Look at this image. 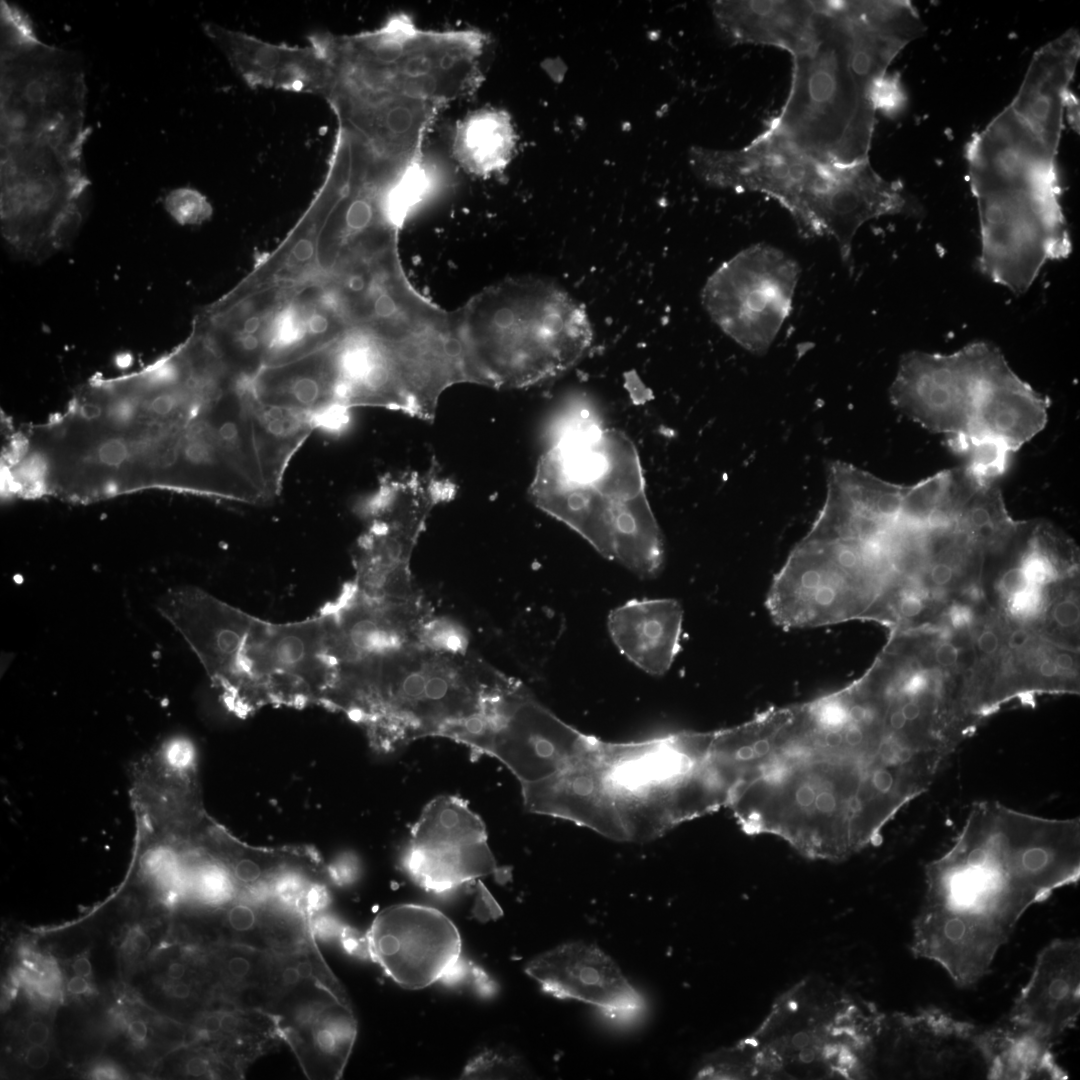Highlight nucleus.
Listing matches in <instances>:
<instances>
[{"instance_id":"aec40b11","label":"nucleus","mask_w":1080,"mask_h":1080,"mask_svg":"<svg viewBox=\"0 0 1080 1080\" xmlns=\"http://www.w3.org/2000/svg\"><path fill=\"white\" fill-rule=\"evenodd\" d=\"M281 1040L309 1079H339L357 1035L347 994L314 987L279 1000L270 1010Z\"/></svg>"},{"instance_id":"a211bd4d","label":"nucleus","mask_w":1080,"mask_h":1080,"mask_svg":"<svg viewBox=\"0 0 1080 1080\" xmlns=\"http://www.w3.org/2000/svg\"><path fill=\"white\" fill-rule=\"evenodd\" d=\"M319 611L325 619L334 670L422 641L440 618L423 594L408 599L377 597L352 581Z\"/></svg>"},{"instance_id":"6ab92c4d","label":"nucleus","mask_w":1080,"mask_h":1080,"mask_svg":"<svg viewBox=\"0 0 1080 1080\" xmlns=\"http://www.w3.org/2000/svg\"><path fill=\"white\" fill-rule=\"evenodd\" d=\"M157 607L189 644L233 710L241 686L242 653L255 617L193 586L166 592Z\"/></svg>"},{"instance_id":"f3484780","label":"nucleus","mask_w":1080,"mask_h":1080,"mask_svg":"<svg viewBox=\"0 0 1080 1080\" xmlns=\"http://www.w3.org/2000/svg\"><path fill=\"white\" fill-rule=\"evenodd\" d=\"M997 348L975 342L948 355L912 351L902 356L889 396L912 421L934 433L965 436L975 399Z\"/></svg>"},{"instance_id":"f8f14e48","label":"nucleus","mask_w":1080,"mask_h":1080,"mask_svg":"<svg viewBox=\"0 0 1080 1080\" xmlns=\"http://www.w3.org/2000/svg\"><path fill=\"white\" fill-rule=\"evenodd\" d=\"M355 954L378 964L406 989L439 981L464 982L480 992L493 989L488 977L462 957L461 937L441 911L417 904H396L380 911L364 935L347 937Z\"/></svg>"},{"instance_id":"f03ea898","label":"nucleus","mask_w":1080,"mask_h":1080,"mask_svg":"<svg viewBox=\"0 0 1080 1080\" xmlns=\"http://www.w3.org/2000/svg\"><path fill=\"white\" fill-rule=\"evenodd\" d=\"M1079 876V818L979 802L949 850L926 866L911 950L941 965L958 986L972 985L1024 912Z\"/></svg>"},{"instance_id":"c85d7f7f","label":"nucleus","mask_w":1080,"mask_h":1080,"mask_svg":"<svg viewBox=\"0 0 1080 1080\" xmlns=\"http://www.w3.org/2000/svg\"><path fill=\"white\" fill-rule=\"evenodd\" d=\"M991 1079H1067L1051 1047L1018 1032L1005 1022L991 1028Z\"/></svg>"},{"instance_id":"412c9836","label":"nucleus","mask_w":1080,"mask_h":1080,"mask_svg":"<svg viewBox=\"0 0 1080 1080\" xmlns=\"http://www.w3.org/2000/svg\"><path fill=\"white\" fill-rule=\"evenodd\" d=\"M525 972L544 992L595 1006L613 1019H631L644 1006L617 964L594 944H561L529 961Z\"/></svg>"},{"instance_id":"c03bdc74","label":"nucleus","mask_w":1080,"mask_h":1080,"mask_svg":"<svg viewBox=\"0 0 1080 1080\" xmlns=\"http://www.w3.org/2000/svg\"><path fill=\"white\" fill-rule=\"evenodd\" d=\"M978 648L984 654L991 655L998 650L999 638L991 629H985L977 639Z\"/></svg>"},{"instance_id":"a18cd8bd","label":"nucleus","mask_w":1080,"mask_h":1080,"mask_svg":"<svg viewBox=\"0 0 1080 1080\" xmlns=\"http://www.w3.org/2000/svg\"><path fill=\"white\" fill-rule=\"evenodd\" d=\"M49 1037V1030L42 1022H33L27 1029V1039L32 1044H44Z\"/></svg>"},{"instance_id":"0eeeda50","label":"nucleus","mask_w":1080,"mask_h":1080,"mask_svg":"<svg viewBox=\"0 0 1080 1080\" xmlns=\"http://www.w3.org/2000/svg\"><path fill=\"white\" fill-rule=\"evenodd\" d=\"M689 163L707 185L773 198L802 236L832 238L846 264L865 222L909 211L902 185L882 178L869 160L850 165L824 161L768 129L736 150L691 148Z\"/></svg>"},{"instance_id":"c756f323","label":"nucleus","mask_w":1080,"mask_h":1080,"mask_svg":"<svg viewBox=\"0 0 1080 1080\" xmlns=\"http://www.w3.org/2000/svg\"><path fill=\"white\" fill-rule=\"evenodd\" d=\"M276 953L229 944L222 963L230 992L228 1002L267 1012L272 997Z\"/></svg>"},{"instance_id":"603ef678","label":"nucleus","mask_w":1080,"mask_h":1080,"mask_svg":"<svg viewBox=\"0 0 1080 1080\" xmlns=\"http://www.w3.org/2000/svg\"><path fill=\"white\" fill-rule=\"evenodd\" d=\"M186 973H187L186 965L184 963H182V962H179V961H174V962L170 963V965L168 967V970H167V974H168L169 978L172 979V980H181V979H183L185 977Z\"/></svg>"},{"instance_id":"e433bc0d","label":"nucleus","mask_w":1080,"mask_h":1080,"mask_svg":"<svg viewBox=\"0 0 1080 1080\" xmlns=\"http://www.w3.org/2000/svg\"><path fill=\"white\" fill-rule=\"evenodd\" d=\"M1027 585L1019 566L1007 570L999 580L998 589L1008 599Z\"/></svg>"},{"instance_id":"393cba45","label":"nucleus","mask_w":1080,"mask_h":1080,"mask_svg":"<svg viewBox=\"0 0 1080 1080\" xmlns=\"http://www.w3.org/2000/svg\"><path fill=\"white\" fill-rule=\"evenodd\" d=\"M1048 406L997 350L980 384L967 434L949 440H990L1013 453L1043 430Z\"/></svg>"},{"instance_id":"9b49d317","label":"nucleus","mask_w":1080,"mask_h":1080,"mask_svg":"<svg viewBox=\"0 0 1080 1080\" xmlns=\"http://www.w3.org/2000/svg\"><path fill=\"white\" fill-rule=\"evenodd\" d=\"M801 269L784 251L753 244L706 280L702 305L720 330L756 355L765 354L789 317Z\"/></svg>"},{"instance_id":"ea45409f","label":"nucleus","mask_w":1080,"mask_h":1080,"mask_svg":"<svg viewBox=\"0 0 1080 1080\" xmlns=\"http://www.w3.org/2000/svg\"><path fill=\"white\" fill-rule=\"evenodd\" d=\"M934 657L937 663L945 668L956 664L959 657V649L951 642H942L937 645Z\"/></svg>"},{"instance_id":"ddd939ff","label":"nucleus","mask_w":1080,"mask_h":1080,"mask_svg":"<svg viewBox=\"0 0 1080 1080\" xmlns=\"http://www.w3.org/2000/svg\"><path fill=\"white\" fill-rule=\"evenodd\" d=\"M241 672L239 714L264 704H323L334 662L321 612L282 624L255 617L242 653Z\"/></svg>"},{"instance_id":"de8ad7c7","label":"nucleus","mask_w":1080,"mask_h":1080,"mask_svg":"<svg viewBox=\"0 0 1080 1080\" xmlns=\"http://www.w3.org/2000/svg\"><path fill=\"white\" fill-rule=\"evenodd\" d=\"M175 983L172 986L171 992L174 998L179 1000H186L192 995V987L189 983L181 980H174Z\"/></svg>"},{"instance_id":"f704fd0d","label":"nucleus","mask_w":1080,"mask_h":1080,"mask_svg":"<svg viewBox=\"0 0 1080 1080\" xmlns=\"http://www.w3.org/2000/svg\"><path fill=\"white\" fill-rule=\"evenodd\" d=\"M1044 606L1042 587L1027 584L1023 589L1008 598L1010 613L1019 619L1036 617Z\"/></svg>"},{"instance_id":"dca6fc26","label":"nucleus","mask_w":1080,"mask_h":1080,"mask_svg":"<svg viewBox=\"0 0 1080 1080\" xmlns=\"http://www.w3.org/2000/svg\"><path fill=\"white\" fill-rule=\"evenodd\" d=\"M401 867L426 891L442 894L489 875L505 878L482 819L454 795L432 799L413 824Z\"/></svg>"},{"instance_id":"09e8293b","label":"nucleus","mask_w":1080,"mask_h":1080,"mask_svg":"<svg viewBox=\"0 0 1080 1080\" xmlns=\"http://www.w3.org/2000/svg\"><path fill=\"white\" fill-rule=\"evenodd\" d=\"M87 989L88 983L85 980V977L80 975L72 977L67 984V990L72 994H82L86 992Z\"/></svg>"},{"instance_id":"7c9ffc66","label":"nucleus","mask_w":1080,"mask_h":1080,"mask_svg":"<svg viewBox=\"0 0 1080 1080\" xmlns=\"http://www.w3.org/2000/svg\"><path fill=\"white\" fill-rule=\"evenodd\" d=\"M958 517L961 524L959 529L972 542L994 538L1009 523L1001 491L994 482L979 484L963 504Z\"/></svg>"},{"instance_id":"473e14b6","label":"nucleus","mask_w":1080,"mask_h":1080,"mask_svg":"<svg viewBox=\"0 0 1080 1080\" xmlns=\"http://www.w3.org/2000/svg\"><path fill=\"white\" fill-rule=\"evenodd\" d=\"M1019 567L1029 585L1043 587L1054 581L1058 576L1053 555L1041 545L1039 539L1032 542Z\"/></svg>"},{"instance_id":"2eb2a0df","label":"nucleus","mask_w":1080,"mask_h":1080,"mask_svg":"<svg viewBox=\"0 0 1080 1080\" xmlns=\"http://www.w3.org/2000/svg\"><path fill=\"white\" fill-rule=\"evenodd\" d=\"M873 1046V1076L885 1062L906 1078H991L988 1029L940 1010L881 1013Z\"/></svg>"},{"instance_id":"49530a36","label":"nucleus","mask_w":1080,"mask_h":1080,"mask_svg":"<svg viewBox=\"0 0 1080 1080\" xmlns=\"http://www.w3.org/2000/svg\"><path fill=\"white\" fill-rule=\"evenodd\" d=\"M1030 640V634L1027 630L1019 628L1014 630L1009 638L1008 645L1011 649L1019 650L1023 648Z\"/></svg>"},{"instance_id":"3c124183","label":"nucleus","mask_w":1080,"mask_h":1080,"mask_svg":"<svg viewBox=\"0 0 1080 1080\" xmlns=\"http://www.w3.org/2000/svg\"><path fill=\"white\" fill-rule=\"evenodd\" d=\"M1059 669L1055 662L1050 659L1043 660L1039 666V673L1042 677L1047 679L1055 678L1059 675Z\"/></svg>"},{"instance_id":"4be33fe9","label":"nucleus","mask_w":1080,"mask_h":1080,"mask_svg":"<svg viewBox=\"0 0 1080 1080\" xmlns=\"http://www.w3.org/2000/svg\"><path fill=\"white\" fill-rule=\"evenodd\" d=\"M528 494L539 509L566 524L613 561L617 533L649 504L646 494L624 502L606 497L548 451L538 460Z\"/></svg>"},{"instance_id":"c9c22d12","label":"nucleus","mask_w":1080,"mask_h":1080,"mask_svg":"<svg viewBox=\"0 0 1080 1080\" xmlns=\"http://www.w3.org/2000/svg\"><path fill=\"white\" fill-rule=\"evenodd\" d=\"M1052 617L1058 626L1062 628L1072 627L1079 622V606L1072 599L1062 600L1054 606Z\"/></svg>"},{"instance_id":"39448f33","label":"nucleus","mask_w":1080,"mask_h":1080,"mask_svg":"<svg viewBox=\"0 0 1080 1080\" xmlns=\"http://www.w3.org/2000/svg\"><path fill=\"white\" fill-rule=\"evenodd\" d=\"M468 643L463 628L442 617L424 640L343 668L331 707L382 751L426 737L456 741L510 679Z\"/></svg>"},{"instance_id":"a19ab883","label":"nucleus","mask_w":1080,"mask_h":1080,"mask_svg":"<svg viewBox=\"0 0 1080 1080\" xmlns=\"http://www.w3.org/2000/svg\"><path fill=\"white\" fill-rule=\"evenodd\" d=\"M26 1063L33 1069L43 1068L49 1060L48 1050L41 1044H33L25 1056Z\"/></svg>"},{"instance_id":"6e6d98bb","label":"nucleus","mask_w":1080,"mask_h":1080,"mask_svg":"<svg viewBox=\"0 0 1080 1080\" xmlns=\"http://www.w3.org/2000/svg\"><path fill=\"white\" fill-rule=\"evenodd\" d=\"M73 970L76 975L87 977L91 974V963L86 957H81L74 962Z\"/></svg>"},{"instance_id":"f257e3e1","label":"nucleus","mask_w":1080,"mask_h":1080,"mask_svg":"<svg viewBox=\"0 0 1080 1080\" xmlns=\"http://www.w3.org/2000/svg\"><path fill=\"white\" fill-rule=\"evenodd\" d=\"M907 697L894 679L858 684L730 728L727 806L741 829L813 860L878 844L962 740L939 713L909 714Z\"/></svg>"},{"instance_id":"2f4dec72","label":"nucleus","mask_w":1080,"mask_h":1080,"mask_svg":"<svg viewBox=\"0 0 1080 1080\" xmlns=\"http://www.w3.org/2000/svg\"><path fill=\"white\" fill-rule=\"evenodd\" d=\"M164 206L172 218L182 225H195L208 220L212 206L207 198L192 188H177L167 194Z\"/></svg>"},{"instance_id":"4c0bfd02","label":"nucleus","mask_w":1080,"mask_h":1080,"mask_svg":"<svg viewBox=\"0 0 1080 1080\" xmlns=\"http://www.w3.org/2000/svg\"><path fill=\"white\" fill-rule=\"evenodd\" d=\"M974 614L972 608L965 604L954 603L948 609V620L956 629H963L972 624Z\"/></svg>"},{"instance_id":"8fccbe9b","label":"nucleus","mask_w":1080,"mask_h":1080,"mask_svg":"<svg viewBox=\"0 0 1080 1080\" xmlns=\"http://www.w3.org/2000/svg\"><path fill=\"white\" fill-rule=\"evenodd\" d=\"M151 940L144 932H137L132 939L133 949L139 953H144L149 950Z\"/></svg>"},{"instance_id":"bb28decb","label":"nucleus","mask_w":1080,"mask_h":1080,"mask_svg":"<svg viewBox=\"0 0 1080 1080\" xmlns=\"http://www.w3.org/2000/svg\"><path fill=\"white\" fill-rule=\"evenodd\" d=\"M683 611L673 599H633L608 615L610 637L618 650L644 672L659 676L680 650Z\"/></svg>"},{"instance_id":"72a5a7b5","label":"nucleus","mask_w":1080,"mask_h":1080,"mask_svg":"<svg viewBox=\"0 0 1080 1080\" xmlns=\"http://www.w3.org/2000/svg\"><path fill=\"white\" fill-rule=\"evenodd\" d=\"M519 1068V1063L513 1057L485 1051L469 1062L463 1075L465 1078L508 1075L518 1072Z\"/></svg>"},{"instance_id":"b1692460","label":"nucleus","mask_w":1080,"mask_h":1080,"mask_svg":"<svg viewBox=\"0 0 1080 1080\" xmlns=\"http://www.w3.org/2000/svg\"><path fill=\"white\" fill-rule=\"evenodd\" d=\"M203 29L251 88L327 95L332 68L315 44L304 47L274 44L213 22H206Z\"/></svg>"},{"instance_id":"6e6552de","label":"nucleus","mask_w":1080,"mask_h":1080,"mask_svg":"<svg viewBox=\"0 0 1080 1080\" xmlns=\"http://www.w3.org/2000/svg\"><path fill=\"white\" fill-rule=\"evenodd\" d=\"M873 1008L802 981L780 995L760 1026L709 1054L702 1079L867 1078Z\"/></svg>"},{"instance_id":"20e7f679","label":"nucleus","mask_w":1080,"mask_h":1080,"mask_svg":"<svg viewBox=\"0 0 1080 1080\" xmlns=\"http://www.w3.org/2000/svg\"><path fill=\"white\" fill-rule=\"evenodd\" d=\"M1 224L31 240L84 217L86 84L75 55L36 36L26 17L1 24Z\"/></svg>"},{"instance_id":"9d476101","label":"nucleus","mask_w":1080,"mask_h":1080,"mask_svg":"<svg viewBox=\"0 0 1080 1080\" xmlns=\"http://www.w3.org/2000/svg\"><path fill=\"white\" fill-rule=\"evenodd\" d=\"M446 499L444 485L430 473L382 478L363 510L366 529L353 552L355 586L378 597L422 594L412 580L411 555L431 511Z\"/></svg>"},{"instance_id":"7ed1b4c3","label":"nucleus","mask_w":1080,"mask_h":1080,"mask_svg":"<svg viewBox=\"0 0 1080 1080\" xmlns=\"http://www.w3.org/2000/svg\"><path fill=\"white\" fill-rule=\"evenodd\" d=\"M1076 67L1064 52L1036 51L1013 100L966 145L979 268L1015 294L1029 289L1047 261L1071 252L1057 155L1065 112L1076 108Z\"/></svg>"},{"instance_id":"a878e982","label":"nucleus","mask_w":1080,"mask_h":1080,"mask_svg":"<svg viewBox=\"0 0 1080 1080\" xmlns=\"http://www.w3.org/2000/svg\"><path fill=\"white\" fill-rule=\"evenodd\" d=\"M716 24L733 44L774 46L794 56L818 36L817 1H714Z\"/></svg>"},{"instance_id":"5701e85b","label":"nucleus","mask_w":1080,"mask_h":1080,"mask_svg":"<svg viewBox=\"0 0 1080 1080\" xmlns=\"http://www.w3.org/2000/svg\"><path fill=\"white\" fill-rule=\"evenodd\" d=\"M1080 1013V944L1057 939L1038 954L1005 1023L1052 1047Z\"/></svg>"},{"instance_id":"423d86ee","label":"nucleus","mask_w":1080,"mask_h":1080,"mask_svg":"<svg viewBox=\"0 0 1080 1080\" xmlns=\"http://www.w3.org/2000/svg\"><path fill=\"white\" fill-rule=\"evenodd\" d=\"M845 1H818V36L792 56L786 102L767 128L821 160L850 165L869 160L876 112L899 89L888 67L900 53L882 30L853 17Z\"/></svg>"},{"instance_id":"4468645a","label":"nucleus","mask_w":1080,"mask_h":1080,"mask_svg":"<svg viewBox=\"0 0 1080 1080\" xmlns=\"http://www.w3.org/2000/svg\"><path fill=\"white\" fill-rule=\"evenodd\" d=\"M589 740L511 678L461 744L500 761L523 786L568 768Z\"/></svg>"},{"instance_id":"cd10ccee","label":"nucleus","mask_w":1080,"mask_h":1080,"mask_svg":"<svg viewBox=\"0 0 1080 1080\" xmlns=\"http://www.w3.org/2000/svg\"><path fill=\"white\" fill-rule=\"evenodd\" d=\"M516 134L510 115L484 108L466 116L456 127L453 151L458 162L476 175H489L510 162Z\"/></svg>"},{"instance_id":"79ce46f5","label":"nucleus","mask_w":1080,"mask_h":1080,"mask_svg":"<svg viewBox=\"0 0 1080 1080\" xmlns=\"http://www.w3.org/2000/svg\"><path fill=\"white\" fill-rule=\"evenodd\" d=\"M953 567L950 563L939 561L930 570L931 581L937 586L949 583L953 578Z\"/></svg>"},{"instance_id":"5fc2aeb1","label":"nucleus","mask_w":1080,"mask_h":1080,"mask_svg":"<svg viewBox=\"0 0 1080 1080\" xmlns=\"http://www.w3.org/2000/svg\"><path fill=\"white\" fill-rule=\"evenodd\" d=\"M1059 671H1071L1074 668V659L1068 653H1059L1054 660Z\"/></svg>"},{"instance_id":"58836bf2","label":"nucleus","mask_w":1080,"mask_h":1080,"mask_svg":"<svg viewBox=\"0 0 1080 1080\" xmlns=\"http://www.w3.org/2000/svg\"><path fill=\"white\" fill-rule=\"evenodd\" d=\"M924 608L923 601L918 594L914 592H904L898 603V610L901 616L905 618H913L918 616Z\"/></svg>"},{"instance_id":"1a4fd4ad","label":"nucleus","mask_w":1080,"mask_h":1080,"mask_svg":"<svg viewBox=\"0 0 1080 1080\" xmlns=\"http://www.w3.org/2000/svg\"><path fill=\"white\" fill-rule=\"evenodd\" d=\"M483 47L478 31L422 30L405 14L340 38L343 60L356 79L443 106L479 84Z\"/></svg>"},{"instance_id":"37998d69","label":"nucleus","mask_w":1080,"mask_h":1080,"mask_svg":"<svg viewBox=\"0 0 1080 1080\" xmlns=\"http://www.w3.org/2000/svg\"><path fill=\"white\" fill-rule=\"evenodd\" d=\"M209 1060L201 1055H193L188 1058L185 1063V1071L189 1076L201 1077L208 1074L210 1071Z\"/></svg>"},{"instance_id":"864d4df0","label":"nucleus","mask_w":1080,"mask_h":1080,"mask_svg":"<svg viewBox=\"0 0 1080 1080\" xmlns=\"http://www.w3.org/2000/svg\"><path fill=\"white\" fill-rule=\"evenodd\" d=\"M129 1033L133 1039L141 1041L147 1035V1026L143 1021H133L129 1025Z\"/></svg>"}]
</instances>
